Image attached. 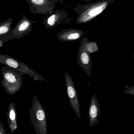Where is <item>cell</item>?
Segmentation results:
<instances>
[{
  "label": "cell",
  "instance_id": "6da1fadb",
  "mask_svg": "<svg viewBox=\"0 0 134 134\" xmlns=\"http://www.w3.org/2000/svg\"><path fill=\"white\" fill-rule=\"evenodd\" d=\"M114 0H100L83 5L77 4L73 8L78 14L75 22L78 24L90 22L101 13Z\"/></svg>",
  "mask_w": 134,
  "mask_h": 134
},
{
  "label": "cell",
  "instance_id": "7a4b0ae2",
  "mask_svg": "<svg viewBox=\"0 0 134 134\" xmlns=\"http://www.w3.org/2000/svg\"><path fill=\"white\" fill-rule=\"evenodd\" d=\"M2 86L6 93L12 95L18 92L23 86V72L10 67L4 66L1 68Z\"/></svg>",
  "mask_w": 134,
  "mask_h": 134
},
{
  "label": "cell",
  "instance_id": "3957f363",
  "mask_svg": "<svg viewBox=\"0 0 134 134\" xmlns=\"http://www.w3.org/2000/svg\"><path fill=\"white\" fill-rule=\"evenodd\" d=\"M29 114L31 124L37 134H48L46 112L35 95H34L32 107L29 109Z\"/></svg>",
  "mask_w": 134,
  "mask_h": 134
},
{
  "label": "cell",
  "instance_id": "277c9868",
  "mask_svg": "<svg viewBox=\"0 0 134 134\" xmlns=\"http://www.w3.org/2000/svg\"><path fill=\"white\" fill-rule=\"evenodd\" d=\"M0 64L16 69L33 77L35 81H44V79L40 74L31 69L27 64L8 55L0 54Z\"/></svg>",
  "mask_w": 134,
  "mask_h": 134
},
{
  "label": "cell",
  "instance_id": "5b68a950",
  "mask_svg": "<svg viewBox=\"0 0 134 134\" xmlns=\"http://www.w3.org/2000/svg\"><path fill=\"white\" fill-rule=\"evenodd\" d=\"M36 22V20L31 21L25 15H22V18L16 26L8 35L2 38L1 41L4 43L13 39H20L32 31L33 24Z\"/></svg>",
  "mask_w": 134,
  "mask_h": 134
},
{
  "label": "cell",
  "instance_id": "8992f818",
  "mask_svg": "<svg viewBox=\"0 0 134 134\" xmlns=\"http://www.w3.org/2000/svg\"><path fill=\"white\" fill-rule=\"evenodd\" d=\"M30 11L35 14L48 15L54 11L56 2L53 0H25Z\"/></svg>",
  "mask_w": 134,
  "mask_h": 134
},
{
  "label": "cell",
  "instance_id": "52a82bcc",
  "mask_svg": "<svg viewBox=\"0 0 134 134\" xmlns=\"http://www.w3.org/2000/svg\"><path fill=\"white\" fill-rule=\"evenodd\" d=\"M64 76L66 86L67 94L69 100V104L76 116L80 119H81L80 102L75 83L72 79L67 72H65Z\"/></svg>",
  "mask_w": 134,
  "mask_h": 134
},
{
  "label": "cell",
  "instance_id": "ba28073f",
  "mask_svg": "<svg viewBox=\"0 0 134 134\" xmlns=\"http://www.w3.org/2000/svg\"><path fill=\"white\" fill-rule=\"evenodd\" d=\"M68 16L64 11L57 10L47 15L42 23L47 29H52L61 23Z\"/></svg>",
  "mask_w": 134,
  "mask_h": 134
},
{
  "label": "cell",
  "instance_id": "9c48e42d",
  "mask_svg": "<svg viewBox=\"0 0 134 134\" xmlns=\"http://www.w3.org/2000/svg\"><path fill=\"white\" fill-rule=\"evenodd\" d=\"M100 113V104L97 99L96 94L93 95L89 105L88 116L89 124L91 127L100 122L98 119Z\"/></svg>",
  "mask_w": 134,
  "mask_h": 134
},
{
  "label": "cell",
  "instance_id": "30bf717a",
  "mask_svg": "<svg viewBox=\"0 0 134 134\" xmlns=\"http://www.w3.org/2000/svg\"><path fill=\"white\" fill-rule=\"evenodd\" d=\"M78 60L76 63L80 68L90 76L92 73V61L90 54L80 46L78 53Z\"/></svg>",
  "mask_w": 134,
  "mask_h": 134
},
{
  "label": "cell",
  "instance_id": "8fae6325",
  "mask_svg": "<svg viewBox=\"0 0 134 134\" xmlns=\"http://www.w3.org/2000/svg\"><path fill=\"white\" fill-rule=\"evenodd\" d=\"M84 31L76 29H65L61 31L57 35V38L62 42H69L76 41L82 37Z\"/></svg>",
  "mask_w": 134,
  "mask_h": 134
},
{
  "label": "cell",
  "instance_id": "7c38bea8",
  "mask_svg": "<svg viewBox=\"0 0 134 134\" xmlns=\"http://www.w3.org/2000/svg\"><path fill=\"white\" fill-rule=\"evenodd\" d=\"M6 119L10 129L11 134H13L18 128L17 125V112L15 104L14 102H11L8 108L6 113Z\"/></svg>",
  "mask_w": 134,
  "mask_h": 134
},
{
  "label": "cell",
  "instance_id": "4fadbf2b",
  "mask_svg": "<svg viewBox=\"0 0 134 134\" xmlns=\"http://www.w3.org/2000/svg\"><path fill=\"white\" fill-rule=\"evenodd\" d=\"M80 47L90 54L95 53L99 49V47L95 42H91L87 37L80 40Z\"/></svg>",
  "mask_w": 134,
  "mask_h": 134
},
{
  "label": "cell",
  "instance_id": "5bb4252c",
  "mask_svg": "<svg viewBox=\"0 0 134 134\" xmlns=\"http://www.w3.org/2000/svg\"><path fill=\"white\" fill-rule=\"evenodd\" d=\"M13 21V18H9L0 23V40L8 35L12 30L11 26Z\"/></svg>",
  "mask_w": 134,
  "mask_h": 134
},
{
  "label": "cell",
  "instance_id": "9a60e30c",
  "mask_svg": "<svg viewBox=\"0 0 134 134\" xmlns=\"http://www.w3.org/2000/svg\"><path fill=\"white\" fill-rule=\"evenodd\" d=\"M124 93L127 94L134 95V86L128 87L124 91Z\"/></svg>",
  "mask_w": 134,
  "mask_h": 134
},
{
  "label": "cell",
  "instance_id": "2e32d148",
  "mask_svg": "<svg viewBox=\"0 0 134 134\" xmlns=\"http://www.w3.org/2000/svg\"><path fill=\"white\" fill-rule=\"evenodd\" d=\"M0 134H6L3 123L0 122Z\"/></svg>",
  "mask_w": 134,
  "mask_h": 134
},
{
  "label": "cell",
  "instance_id": "e0dca14e",
  "mask_svg": "<svg viewBox=\"0 0 134 134\" xmlns=\"http://www.w3.org/2000/svg\"><path fill=\"white\" fill-rule=\"evenodd\" d=\"M53 1H55V2H60V3H61V4H62V3L64 2V1L65 0H53Z\"/></svg>",
  "mask_w": 134,
  "mask_h": 134
},
{
  "label": "cell",
  "instance_id": "ac0fdd59",
  "mask_svg": "<svg viewBox=\"0 0 134 134\" xmlns=\"http://www.w3.org/2000/svg\"><path fill=\"white\" fill-rule=\"evenodd\" d=\"M4 45V42L1 40H0V48L3 47Z\"/></svg>",
  "mask_w": 134,
  "mask_h": 134
},
{
  "label": "cell",
  "instance_id": "d6986e66",
  "mask_svg": "<svg viewBox=\"0 0 134 134\" xmlns=\"http://www.w3.org/2000/svg\"><path fill=\"white\" fill-rule=\"evenodd\" d=\"M92 0H83V1L84 2H88L91 1H92Z\"/></svg>",
  "mask_w": 134,
  "mask_h": 134
},
{
  "label": "cell",
  "instance_id": "ffe728a7",
  "mask_svg": "<svg viewBox=\"0 0 134 134\" xmlns=\"http://www.w3.org/2000/svg\"><path fill=\"white\" fill-rule=\"evenodd\" d=\"M133 59L134 60V55H133Z\"/></svg>",
  "mask_w": 134,
  "mask_h": 134
}]
</instances>
